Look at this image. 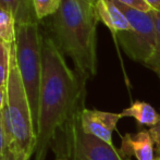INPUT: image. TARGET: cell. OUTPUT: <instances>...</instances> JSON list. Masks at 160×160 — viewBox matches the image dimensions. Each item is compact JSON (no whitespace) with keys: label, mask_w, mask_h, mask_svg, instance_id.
Segmentation results:
<instances>
[{"label":"cell","mask_w":160,"mask_h":160,"mask_svg":"<svg viewBox=\"0 0 160 160\" xmlns=\"http://www.w3.org/2000/svg\"><path fill=\"white\" fill-rule=\"evenodd\" d=\"M11 49L12 46H9L0 39V86H7L9 72L11 64Z\"/></svg>","instance_id":"cell-14"},{"label":"cell","mask_w":160,"mask_h":160,"mask_svg":"<svg viewBox=\"0 0 160 160\" xmlns=\"http://www.w3.org/2000/svg\"><path fill=\"white\" fill-rule=\"evenodd\" d=\"M154 160H160V156H157V157H155V159Z\"/></svg>","instance_id":"cell-23"},{"label":"cell","mask_w":160,"mask_h":160,"mask_svg":"<svg viewBox=\"0 0 160 160\" xmlns=\"http://www.w3.org/2000/svg\"><path fill=\"white\" fill-rule=\"evenodd\" d=\"M97 23L96 13L78 0H61L59 10L45 22V32L87 81L97 73Z\"/></svg>","instance_id":"cell-2"},{"label":"cell","mask_w":160,"mask_h":160,"mask_svg":"<svg viewBox=\"0 0 160 160\" xmlns=\"http://www.w3.org/2000/svg\"><path fill=\"white\" fill-rule=\"evenodd\" d=\"M87 10L92 11V12H95L96 13V9H95V6H96V2L97 0H78Z\"/></svg>","instance_id":"cell-20"},{"label":"cell","mask_w":160,"mask_h":160,"mask_svg":"<svg viewBox=\"0 0 160 160\" xmlns=\"http://www.w3.org/2000/svg\"><path fill=\"white\" fill-rule=\"evenodd\" d=\"M152 10L160 11V0H144Z\"/></svg>","instance_id":"cell-22"},{"label":"cell","mask_w":160,"mask_h":160,"mask_svg":"<svg viewBox=\"0 0 160 160\" xmlns=\"http://www.w3.org/2000/svg\"><path fill=\"white\" fill-rule=\"evenodd\" d=\"M42 59V78L34 160H46L60 131L78 112L85 109L86 97L87 80L69 68L64 56L45 31Z\"/></svg>","instance_id":"cell-1"},{"label":"cell","mask_w":160,"mask_h":160,"mask_svg":"<svg viewBox=\"0 0 160 160\" xmlns=\"http://www.w3.org/2000/svg\"><path fill=\"white\" fill-rule=\"evenodd\" d=\"M56 160H64V159H56Z\"/></svg>","instance_id":"cell-24"},{"label":"cell","mask_w":160,"mask_h":160,"mask_svg":"<svg viewBox=\"0 0 160 160\" xmlns=\"http://www.w3.org/2000/svg\"><path fill=\"white\" fill-rule=\"evenodd\" d=\"M95 9L98 21L102 22L114 34L131 30L128 19L112 0H97Z\"/></svg>","instance_id":"cell-9"},{"label":"cell","mask_w":160,"mask_h":160,"mask_svg":"<svg viewBox=\"0 0 160 160\" xmlns=\"http://www.w3.org/2000/svg\"><path fill=\"white\" fill-rule=\"evenodd\" d=\"M148 131H149V134L154 142L155 152L157 154V156H160V120L155 127L150 128Z\"/></svg>","instance_id":"cell-18"},{"label":"cell","mask_w":160,"mask_h":160,"mask_svg":"<svg viewBox=\"0 0 160 160\" xmlns=\"http://www.w3.org/2000/svg\"><path fill=\"white\" fill-rule=\"evenodd\" d=\"M7 102L2 114L8 134L9 149L22 160H30L35 154L37 134L32 111L15 59L14 45L11 49V64L7 82Z\"/></svg>","instance_id":"cell-3"},{"label":"cell","mask_w":160,"mask_h":160,"mask_svg":"<svg viewBox=\"0 0 160 160\" xmlns=\"http://www.w3.org/2000/svg\"><path fill=\"white\" fill-rule=\"evenodd\" d=\"M155 22H156V30H157V40L155 51L152 57L146 62L145 67L150 69L156 73L160 81V11L155 10Z\"/></svg>","instance_id":"cell-15"},{"label":"cell","mask_w":160,"mask_h":160,"mask_svg":"<svg viewBox=\"0 0 160 160\" xmlns=\"http://www.w3.org/2000/svg\"><path fill=\"white\" fill-rule=\"evenodd\" d=\"M30 160H31V159H30Z\"/></svg>","instance_id":"cell-25"},{"label":"cell","mask_w":160,"mask_h":160,"mask_svg":"<svg viewBox=\"0 0 160 160\" xmlns=\"http://www.w3.org/2000/svg\"><path fill=\"white\" fill-rule=\"evenodd\" d=\"M0 160H22V159L20 158L15 152H13L11 149H8L6 154H4V156Z\"/></svg>","instance_id":"cell-21"},{"label":"cell","mask_w":160,"mask_h":160,"mask_svg":"<svg viewBox=\"0 0 160 160\" xmlns=\"http://www.w3.org/2000/svg\"><path fill=\"white\" fill-rule=\"evenodd\" d=\"M122 118L121 113L92 110L85 108L81 114V124L85 133L92 134L103 142L112 144V133Z\"/></svg>","instance_id":"cell-7"},{"label":"cell","mask_w":160,"mask_h":160,"mask_svg":"<svg viewBox=\"0 0 160 160\" xmlns=\"http://www.w3.org/2000/svg\"><path fill=\"white\" fill-rule=\"evenodd\" d=\"M42 32L40 23L17 25V39L14 42L15 59L30 102L36 134L38 128L42 78Z\"/></svg>","instance_id":"cell-4"},{"label":"cell","mask_w":160,"mask_h":160,"mask_svg":"<svg viewBox=\"0 0 160 160\" xmlns=\"http://www.w3.org/2000/svg\"><path fill=\"white\" fill-rule=\"evenodd\" d=\"M0 8L12 13L17 25L42 23L35 14L33 0H0Z\"/></svg>","instance_id":"cell-10"},{"label":"cell","mask_w":160,"mask_h":160,"mask_svg":"<svg viewBox=\"0 0 160 160\" xmlns=\"http://www.w3.org/2000/svg\"><path fill=\"white\" fill-rule=\"evenodd\" d=\"M60 4L61 0H33L35 14L40 22L52 17L59 10Z\"/></svg>","instance_id":"cell-13"},{"label":"cell","mask_w":160,"mask_h":160,"mask_svg":"<svg viewBox=\"0 0 160 160\" xmlns=\"http://www.w3.org/2000/svg\"><path fill=\"white\" fill-rule=\"evenodd\" d=\"M82 111L78 112L56 137L51 147L56 159L127 160L113 145L84 132L81 124Z\"/></svg>","instance_id":"cell-5"},{"label":"cell","mask_w":160,"mask_h":160,"mask_svg":"<svg viewBox=\"0 0 160 160\" xmlns=\"http://www.w3.org/2000/svg\"><path fill=\"white\" fill-rule=\"evenodd\" d=\"M8 149V134H7V128L6 125H4L3 114H2L1 111L0 112V159L4 156V154H6Z\"/></svg>","instance_id":"cell-16"},{"label":"cell","mask_w":160,"mask_h":160,"mask_svg":"<svg viewBox=\"0 0 160 160\" xmlns=\"http://www.w3.org/2000/svg\"><path fill=\"white\" fill-rule=\"evenodd\" d=\"M0 39L9 46L14 45L17 39V22L9 10L0 8Z\"/></svg>","instance_id":"cell-12"},{"label":"cell","mask_w":160,"mask_h":160,"mask_svg":"<svg viewBox=\"0 0 160 160\" xmlns=\"http://www.w3.org/2000/svg\"><path fill=\"white\" fill-rule=\"evenodd\" d=\"M121 116L122 118L123 117L134 118L139 125H146L149 127V128L155 127L160 120V114L154 109V107L144 101H135L121 112Z\"/></svg>","instance_id":"cell-11"},{"label":"cell","mask_w":160,"mask_h":160,"mask_svg":"<svg viewBox=\"0 0 160 160\" xmlns=\"http://www.w3.org/2000/svg\"><path fill=\"white\" fill-rule=\"evenodd\" d=\"M7 102V88L0 86V112L3 111Z\"/></svg>","instance_id":"cell-19"},{"label":"cell","mask_w":160,"mask_h":160,"mask_svg":"<svg viewBox=\"0 0 160 160\" xmlns=\"http://www.w3.org/2000/svg\"><path fill=\"white\" fill-rule=\"evenodd\" d=\"M122 11L131 25L130 31L116 33L120 46L133 61L145 64L152 56L156 47L157 30L155 22V10L147 12L133 9L112 0Z\"/></svg>","instance_id":"cell-6"},{"label":"cell","mask_w":160,"mask_h":160,"mask_svg":"<svg viewBox=\"0 0 160 160\" xmlns=\"http://www.w3.org/2000/svg\"><path fill=\"white\" fill-rule=\"evenodd\" d=\"M116 1L120 2V3L124 4V6L131 7L133 9H136V10L144 11V12L152 10L144 0H116Z\"/></svg>","instance_id":"cell-17"},{"label":"cell","mask_w":160,"mask_h":160,"mask_svg":"<svg viewBox=\"0 0 160 160\" xmlns=\"http://www.w3.org/2000/svg\"><path fill=\"white\" fill-rule=\"evenodd\" d=\"M120 152L128 160L134 156L137 160H154L155 146L148 130H142L136 134L122 136Z\"/></svg>","instance_id":"cell-8"}]
</instances>
